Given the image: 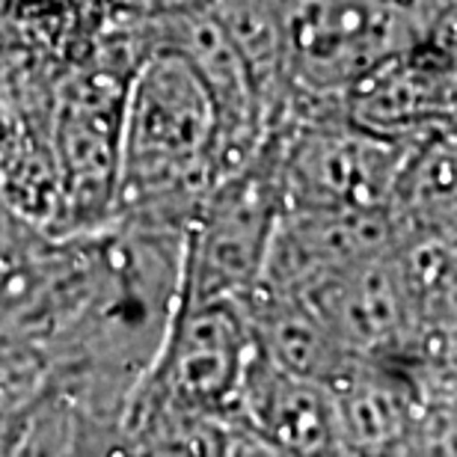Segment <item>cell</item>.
I'll use <instances>...</instances> for the list:
<instances>
[{"mask_svg":"<svg viewBox=\"0 0 457 457\" xmlns=\"http://www.w3.org/2000/svg\"><path fill=\"white\" fill-rule=\"evenodd\" d=\"M220 176V119L194 60L170 45L137 71L119 119L113 208L194 220Z\"/></svg>","mask_w":457,"mask_h":457,"instance_id":"6da1fadb","label":"cell"},{"mask_svg":"<svg viewBox=\"0 0 457 457\" xmlns=\"http://www.w3.org/2000/svg\"><path fill=\"white\" fill-rule=\"evenodd\" d=\"M282 57L306 93H345L369 71L425 45L422 0H277Z\"/></svg>","mask_w":457,"mask_h":457,"instance_id":"7a4b0ae2","label":"cell"},{"mask_svg":"<svg viewBox=\"0 0 457 457\" xmlns=\"http://www.w3.org/2000/svg\"><path fill=\"white\" fill-rule=\"evenodd\" d=\"M413 140L347 122H300L282 145V199L300 208H389Z\"/></svg>","mask_w":457,"mask_h":457,"instance_id":"3957f363","label":"cell"},{"mask_svg":"<svg viewBox=\"0 0 457 457\" xmlns=\"http://www.w3.org/2000/svg\"><path fill=\"white\" fill-rule=\"evenodd\" d=\"M235 419L259 445L282 454H342L345 436L333 392L300 378L262 353L255 345L241 374Z\"/></svg>","mask_w":457,"mask_h":457,"instance_id":"277c9868","label":"cell"},{"mask_svg":"<svg viewBox=\"0 0 457 457\" xmlns=\"http://www.w3.org/2000/svg\"><path fill=\"white\" fill-rule=\"evenodd\" d=\"M452 66L419 45L345 89L347 119L392 140H419L452 122Z\"/></svg>","mask_w":457,"mask_h":457,"instance_id":"5b68a950","label":"cell"},{"mask_svg":"<svg viewBox=\"0 0 457 457\" xmlns=\"http://www.w3.org/2000/svg\"><path fill=\"white\" fill-rule=\"evenodd\" d=\"M347 452H389L422 419V386L401 360L353 356L330 386Z\"/></svg>","mask_w":457,"mask_h":457,"instance_id":"8992f818","label":"cell"},{"mask_svg":"<svg viewBox=\"0 0 457 457\" xmlns=\"http://www.w3.org/2000/svg\"><path fill=\"white\" fill-rule=\"evenodd\" d=\"M119 119L122 104L102 98V89H80L60 113L57 149L66 205L80 217H98L113 208L119 172Z\"/></svg>","mask_w":457,"mask_h":457,"instance_id":"52a82bcc","label":"cell"}]
</instances>
